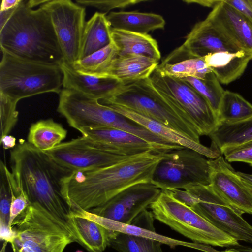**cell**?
<instances>
[{"label": "cell", "mask_w": 252, "mask_h": 252, "mask_svg": "<svg viewBox=\"0 0 252 252\" xmlns=\"http://www.w3.org/2000/svg\"><path fill=\"white\" fill-rule=\"evenodd\" d=\"M10 164L18 189L30 202L66 222L70 211L67 182L74 172L23 139L10 151Z\"/></svg>", "instance_id": "cell-1"}, {"label": "cell", "mask_w": 252, "mask_h": 252, "mask_svg": "<svg viewBox=\"0 0 252 252\" xmlns=\"http://www.w3.org/2000/svg\"><path fill=\"white\" fill-rule=\"evenodd\" d=\"M164 157V153L145 152L103 168L74 172L67 185L70 201L89 211L132 186L151 182L156 167Z\"/></svg>", "instance_id": "cell-2"}, {"label": "cell", "mask_w": 252, "mask_h": 252, "mask_svg": "<svg viewBox=\"0 0 252 252\" xmlns=\"http://www.w3.org/2000/svg\"><path fill=\"white\" fill-rule=\"evenodd\" d=\"M0 45L1 51L25 60L58 65L64 61L49 14L27 7L26 0L0 30Z\"/></svg>", "instance_id": "cell-3"}, {"label": "cell", "mask_w": 252, "mask_h": 252, "mask_svg": "<svg viewBox=\"0 0 252 252\" xmlns=\"http://www.w3.org/2000/svg\"><path fill=\"white\" fill-rule=\"evenodd\" d=\"M13 252H63L76 242L66 222L37 203H31L13 221Z\"/></svg>", "instance_id": "cell-4"}, {"label": "cell", "mask_w": 252, "mask_h": 252, "mask_svg": "<svg viewBox=\"0 0 252 252\" xmlns=\"http://www.w3.org/2000/svg\"><path fill=\"white\" fill-rule=\"evenodd\" d=\"M57 111L69 126L82 129L109 127L121 129L156 144L160 138L145 127L119 113L98 99L74 90L63 88L59 94Z\"/></svg>", "instance_id": "cell-5"}, {"label": "cell", "mask_w": 252, "mask_h": 252, "mask_svg": "<svg viewBox=\"0 0 252 252\" xmlns=\"http://www.w3.org/2000/svg\"><path fill=\"white\" fill-rule=\"evenodd\" d=\"M1 52L0 93L19 101L43 93H61L63 75L60 65L27 61Z\"/></svg>", "instance_id": "cell-6"}, {"label": "cell", "mask_w": 252, "mask_h": 252, "mask_svg": "<svg viewBox=\"0 0 252 252\" xmlns=\"http://www.w3.org/2000/svg\"><path fill=\"white\" fill-rule=\"evenodd\" d=\"M149 208L154 219L192 242L220 247L240 245L235 239L176 199L169 190H161L158 198Z\"/></svg>", "instance_id": "cell-7"}, {"label": "cell", "mask_w": 252, "mask_h": 252, "mask_svg": "<svg viewBox=\"0 0 252 252\" xmlns=\"http://www.w3.org/2000/svg\"><path fill=\"white\" fill-rule=\"evenodd\" d=\"M99 102L102 104H114L124 107L200 143L201 136L196 128L171 109L153 87L149 78L123 85L110 97Z\"/></svg>", "instance_id": "cell-8"}, {"label": "cell", "mask_w": 252, "mask_h": 252, "mask_svg": "<svg viewBox=\"0 0 252 252\" xmlns=\"http://www.w3.org/2000/svg\"><path fill=\"white\" fill-rule=\"evenodd\" d=\"M149 80L171 109L183 120L193 125L201 136H209L215 129L218 124L216 113L190 85L157 68Z\"/></svg>", "instance_id": "cell-9"}, {"label": "cell", "mask_w": 252, "mask_h": 252, "mask_svg": "<svg viewBox=\"0 0 252 252\" xmlns=\"http://www.w3.org/2000/svg\"><path fill=\"white\" fill-rule=\"evenodd\" d=\"M205 156L186 147L164 153L151 183L161 190L184 189L196 185L210 184L209 161Z\"/></svg>", "instance_id": "cell-10"}, {"label": "cell", "mask_w": 252, "mask_h": 252, "mask_svg": "<svg viewBox=\"0 0 252 252\" xmlns=\"http://www.w3.org/2000/svg\"><path fill=\"white\" fill-rule=\"evenodd\" d=\"M184 189L196 199L190 207L193 211L238 241L252 244V226L210 185H196Z\"/></svg>", "instance_id": "cell-11"}, {"label": "cell", "mask_w": 252, "mask_h": 252, "mask_svg": "<svg viewBox=\"0 0 252 252\" xmlns=\"http://www.w3.org/2000/svg\"><path fill=\"white\" fill-rule=\"evenodd\" d=\"M40 7L50 17L64 61L73 64L80 59L85 8L70 0H49Z\"/></svg>", "instance_id": "cell-12"}, {"label": "cell", "mask_w": 252, "mask_h": 252, "mask_svg": "<svg viewBox=\"0 0 252 252\" xmlns=\"http://www.w3.org/2000/svg\"><path fill=\"white\" fill-rule=\"evenodd\" d=\"M61 165L73 172L103 168L129 156L114 154L101 143L82 136L44 151Z\"/></svg>", "instance_id": "cell-13"}, {"label": "cell", "mask_w": 252, "mask_h": 252, "mask_svg": "<svg viewBox=\"0 0 252 252\" xmlns=\"http://www.w3.org/2000/svg\"><path fill=\"white\" fill-rule=\"evenodd\" d=\"M161 191V189L151 182L136 184L89 211L117 222L131 224L158 198Z\"/></svg>", "instance_id": "cell-14"}, {"label": "cell", "mask_w": 252, "mask_h": 252, "mask_svg": "<svg viewBox=\"0 0 252 252\" xmlns=\"http://www.w3.org/2000/svg\"><path fill=\"white\" fill-rule=\"evenodd\" d=\"M208 161L213 189L241 214H252V189L221 155Z\"/></svg>", "instance_id": "cell-15"}, {"label": "cell", "mask_w": 252, "mask_h": 252, "mask_svg": "<svg viewBox=\"0 0 252 252\" xmlns=\"http://www.w3.org/2000/svg\"><path fill=\"white\" fill-rule=\"evenodd\" d=\"M80 132L82 136L101 143L111 153L120 156H131L148 152L166 153L173 150L151 143L130 132L113 127L86 128Z\"/></svg>", "instance_id": "cell-16"}, {"label": "cell", "mask_w": 252, "mask_h": 252, "mask_svg": "<svg viewBox=\"0 0 252 252\" xmlns=\"http://www.w3.org/2000/svg\"><path fill=\"white\" fill-rule=\"evenodd\" d=\"M205 19L240 49L252 52V25L223 0H217Z\"/></svg>", "instance_id": "cell-17"}, {"label": "cell", "mask_w": 252, "mask_h": 252, "mask_svg": "<svg viewBox=\"0 0 252 252\" xmlns=\"http://www.w3.org/2000/svg\"><path fill=\"white\" fill-rule=\"evenodd\" d=\"M190 56L203 58L220 51L244 50L226 37L206 19L196 23L180 46Z\"/></svg>", "instance_id": "cell-18"}, {"label": "cell", "mask_w": 252, "mask_h": 252, "mask_svg": "<svg viewBox=\"0 0 252 252\" xmlns=\"http://www.w3.org/2000/svg\"><path fill=\"white\" fill-rule=\"evenodd\" d=\"M60 66L63 75V88L76 91L98 100L108 98L124 85L112 77H98L79 73L64 61Z\"/></svg>", "instance_id": "cell-19"}, {"label": "cell", "mask_w": 252, "mask_h": 252, "mask_svg": "<svg viewBox=\"0 0 252 252\" xmlns=\"http://www.w3.org/2000/svg\"><path fill=\"white\" fill-rule=\"evenodd\" d=\"M116 112L131 120L146 129L169 142L183 147L194 150L210 159H214L221 155L220 152L207 147L201 143H197L178 131L127 108L114 104H104Z\"/></svg>", "instance_id": "cell-20"}, {"label": "cell", "mask_w": 252, "mask_h": 252, "mask_svg": "<svg viewBox=\"0 0 252 252\" xmlns=\"http://www.w3.org/2000/svg\"><path fill=\"white\" fill-rule=\"evenodd\" d=\"M76 215L93 220L106 228L127 234L137 236L159 241L174 249L178 246L192 248L204 252H223L213 249L209 245L183 241L160 235L156 232L155 229H150L137 226L133 224H126L106 219L89 211L78 208Z\"/></svg>", "instance_id": "cell-21"}, {"label": "cell", "mask_w": 252, "mask_h": 252, "mask_svg": "<svg viewBox=\"0 0 252 252\" xmlns=\"http://www.w3.org/2000/svg\"><path fill=\"white\" fill-rule=\"evenodd\" d=\"M158 65V61L135 55L117 56L106 70L104 76L115 78L124 85L150 77Z\"/></svg>", "instance_id": "cell-22"}, {"label": "cell", "mask_w": 252, "mask_h": 252, "mask_svg": "<svg viewBox=\"0 0 252 252\" xmlns=\"http://www.w3.org/2000/svg\"><path fill=\"white\" fill-rule=\"evenodd\" d=\"M203 59L220 82L228 84L243 74L252 60V52L245 50L223 51L209 54Z\"/></svg>", "instance_id": "cell-23"}, {"label": "cell", "mask_w": 252, "mask_h": 252, "mask_svg": "<svg viewBox=\"0 0 252 252\" xmlns=\"http://www.w3.org/2000/svg\"><path fill=\"white\" fill-rule=\"evenodd\" d=\"M66 223L76 242L89 252H103L114 232L90 219L70 212Z\"/></svg>", "instance_id": "cell-24"}, {"label": "cell", "mask_w": 252, "mask_h": 252, "mask_svg": "<svg viewBox=\"0 0 252 252\" xmlns=\"http://www.w3.org/2000/svg\"><path fill=\"white\" fill-rule=\"evenodd\" d=\"M157 68L166 74L180 79L187 77L203 79L212 72L203 58L193 57L180 46L171 52Z\"/></svg>", "instance_id": "cell-25"}, {"label": "cell", "mask_w": 252, "mask_h": 252, "mask_svg": "<svg viewBox=\"0 0 252 252\" xmlns=\"http://www.w3.org/2000/svg\"><path fill=\"white\" fill-rule=\"evenodd\" d=\"M111 37L118 56L135 55L158 61L161 58L157 41L149 34L111 29Z\"/></svg>", "instance_id": "cell-26"}, {"label": "cell", "mask_w": 252, "mask_h": 252, "mask_svg": "<svg viewBox=\"0 0 252 252\" xmlns=\"http://www.w3.org/2000/svg\"><path fill=\"white\" fill-rule=\"evenodd\" d=\"M107 19L111 29L148 34L158 29H163L165 21L160 15L138 11L111 12Z\"/></svg>", "instance_id": "cell-27"}, {"label": "cell", "mask_w": 252, "mask_h": 252, "mask_svg": "<svg viewBox=\"0 0 252 252\" xmlns=\"http://www.w3.org/2000/svg\"><path fill=\"white\" fill-rule=\"evenodd\" d=\"M111 31L106 13L95 12L86 22L79 60L111 43Z\"/></svg>", "instance_id": "cell-28"}, {"label": "cell", "mask_w": 252, "mask_h": 252, "mask_svg": "<svg viewBox=\"0 0 252 252\" xmlns=\"http://www.w3.org/2000/svg\"><path fill=\"white\" fill-rule=\"evenodd\" d=\"M209 136L211 139L210 147L220 152L226 147L252 140V117L235 123H219Z\"/></svg>", "instance_id": "cell-29"}, {"label": "cell", "mask_w": 252, "mask_h": 252, "mask_svg": "<svg viewBox=\"0 0 252 252\" xmlns=\"http://www.w3.org/2000/svg\"><path fill=\"white\" fill-rule=\"evenodd\" d=\"M67 131L52 119L42 120L31 125L27 142L37 149L46 151L61 143Z\"/></svg>", "instance_id": "cell-30"}, {"label": "cell", "mask_w": 252, "mask_h": 252, "mask_svg": "<svg viewBox=\"0 0 252 252\" xmlns=\"http://www.w3.org/2000/svg\"><path fill=\"white\" fill-rule=\"evenodd\" d=\"M252 117V104L237 93L224 91L217 117L219 123L232 124Z\"/></svg>", "instance_id": "cell-31"}, {"label": "cell", "mask_w": 252, "mask_h": 252, "mask_svg": "<svg viewBox=\"0 0 252 252\" xmlns=\"http://www.w3.org/2000/svg\"><path fill=\"white\" fill-rule=\"evenodd\" d=\"M117 56V50L111 43L104 48L76 61L71 65L79 73L103 77L112 61Z\"/></svg>", "instance_id": "cell-32"}, {"label": "cell", "mask_w": 252, "mask_h": 252, "mask_svg": "<svg viewBox=\"0 0 252 252\" xmlns=\"http://www.w3.org/2000/svg\"><path fill=\"white\" fill-rule=\"evenodd\" d=\"M162 245L153 239L114 231L109 246L119 252H163Z\"/></svg>", "instance_id": "cell-33"}, {"label": "cell", "mask_w": 252, "mask_h": 252, "mask_svg": "<svg viewBox=\"0 0 252 252\" xmlns=\"http://www.w3.org/2000/svg\"><path fill=\"white\" fill-rule=\"evenodd\" d=\"M181 79L195 89L207 101L217 115L225 91L215 75L212 72L203 79L187 77Z\"/></svg>", "instance_id": "cell-34"}, {"label": "cell", "mask_w": 252, "mask_h": 252, "mask_svg": "<svg viewBox=\"0 0 252 252\" xmlns=\"http://www.w3.org/2000/svg\"><path fill=\"white\" fill-rule=\"evenodd\" d=\"M18 102L0 93L1 138L8 135L17 123L18 111L16 107Z\"/></svg>", "instance_id": "cell-35"}, {"label": "cell", "mask_w": 252, "mask_h": 252, "mask_svg": "<svg viewBox=\"0 0 252 252\" xmlns=\"http://www.w3.org/2000/svg\"><path fill=\"white\" fill-rule=\"evenodd\" d=\"M220 153L229 162H244L252 166V139L224 148Z\"/></svg>", "instance_id": "cell-36"}, {"label": "cell", "mask_w": 252, "mask_h": 252, "mask_svg": "<svg viewBox=\"0 0 252 252\" xmlns=\"http://www.w3.org/2000/svg\"><path fill=\"white\" fill-rule=\"evenodd\" d=\"M79 4L91 6L107 12L116 8H124L141 2H148L147 0H76Z\"/></svg>", "instance_id": "cell-37"}, {"label": "cell", "mask_w": 252, "mask_h": 252, "mask_svg": "<svg viewBox=\"0 0 252 252\" xmlns=\"http://www.w3.org/2000/svg\"><path fill=\"white\" fill-rule=\"evenodd\" d=\"M7 180L11 194V202L9 221V226L11 227L14 220L27 209L30 204V202L27 196L23 191H21V193L19 195H16L14 192L10 182L8 179Z\"/></svg>", "instance_id": "cell-38"}, {"label": "cell", "mask_w": 252, "mask_h": 252, "mask_svg": "<svg viewBox=\"0 0 252 252\" xmlns=\"http://www.w3.org/2000/svg\"><path fill=\"white\" fill-rule=\"evenodd\" d=\"M242 14L252 25V0H223Z\"/></svg>", "instance_id": "cell-39"}, {"label": "cell", "mask_w": 252, "mask_h": 252, "mask_svg": "<svg viewBox=\"0 0 252 252\" xmlns=\"http://www.w3.org/2000/svg\"><path fill=\"white\" fill-rule=\"evenodd\" d=\"M17 236L16 230L9 226V224L0 219V239L4 241L3 247L1 252H4L6 244H12Z\"/></svg>", "instance_id": "cell-40"}, {"label": "cell", "mask_w": 252, "mask_h": 252, "mask_svg": "<svg viewBox=\"0 0 252 252\" xmlns=\"http://www.w3.org/2000/svg\"><path fill=\"white\" fill-rule=\"evenodd\" d=\"M0 144L4 149H13L16 145V138L10 135H7L0 138Z\"/></svg>", "instance_id": "cell-41"}, {"label": "cell", "mask_w": 252, "mask_h": 252, "mask_svg": "<svg viewBox=\"0 0 252 252\" xmlns=\"http://www.w3.org/2000/svg\"><path fill=\"white\" fill-rule=\"evenodd\" d=\"M22 1V0H2L0 11H6L16 8Z\"/></svg>", "instance_id": "cell-42"}, {"label": "cell", "mask_w": 252, "mask_h": 252, "mask_svg": "<svg viewBox=\"0 0 252 252\" xmlns=\"http://www.w3.org/2000/svg\"><path fill=\"white\" fill-rule=\"evenodd\" d=\"M238 175L245 182V183L252 189V173L248 174L241 172H237Z\"/></svg>", "instance_id": "cell-43"}, {"label": "cell", "mask_w": 252, "mask_h": 252, "mask_svg": "<svg viewBox=\"0 0 252 252\" xmlns=\"http://www.w3.org/2000/svg\"><path fill=\"white\" fill-rule=\"evenodd\" d=\"M226 252H252V248L247 246H239L225 250Z\"/></svg>", "instance_id": "cell-44"}, {"label": "cell", "mask_w": 252, "mask_h": 252, "mask_svg": "<svg viewBox=\"0 0 252 252\" xmlns=\"http://www.w3.org/2000/svg\"><path fill=\"white\" fill-rule=\"evenodd\" d=\"M49 0H30L26 1V5L27 7L32 8L37 6L38 5L41 6L42 5L46 3Z\"/></svg>", "instance_id": "cell-45"}, {"label": "cell", "mask_w": 252, "mask_h": 252, "mask_svg": "<svg viewBox=\"0 0 252 252\" xmlns=\"http://www.w3.org/2000/svg\"><path fill=\"white\" fill-rule=\"evenodd\" d=\"M75 252H83V251H82V250H78L76 251Z\"/></svg>", "instance_id": "cell-46"}]
</instances>
